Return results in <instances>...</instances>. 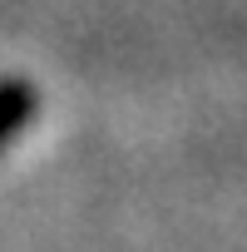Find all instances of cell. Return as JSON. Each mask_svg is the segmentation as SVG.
Instances as JSON below:
<instances>
[{"mask_svg":"<svg viewBox=\"0 0 247 252\" xmlns=\"http://www.w3.org/2000/svg\"><path fill=\"white\" fill-rule=\"evenodd\" d=\"M35 109H40V94L30 79H0V149L35 119Z\"/></svg>","mask_w":247,"mask_h":252,"instance_id":"6da1fadb","label":"cell"}]
</instances>
